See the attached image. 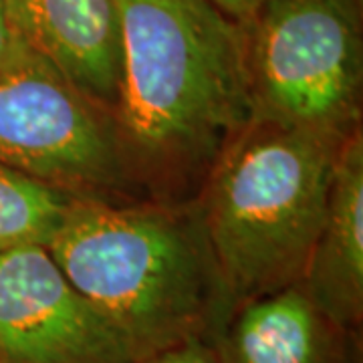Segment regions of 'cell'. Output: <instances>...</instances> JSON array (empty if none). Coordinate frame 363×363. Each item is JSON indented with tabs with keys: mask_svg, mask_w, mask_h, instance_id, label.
Wrapping results in <instances>:
<instances>
[{
	"mask_svg": "<svg viewBox=\"0 0 363 363\" xmlns=\"http://www.w3.org/2000/svg\"><path fill=\"white\" fill-rule=\"evenodd\" d=\"M351 2H355V4H357L359 9H363V0H351Z\"/></svg>",
	"mask_w": 363,
	"mask_h": 363,
	"instance_id": "14",
	"label": "cell"
},
{
	"mask_svg": "<svg viewBox=\"0 0 363 363\" xmlns=\"http://www.w3.org/2000/svg\"><path fill=\"white\" fill-rule=\"evenodd\" d=\"M0 166L75 198L143 200L109 113L21 40L0 65Z\"/></svg>",
	"mask_w": 363,
	"mask_h": 363,
	"instance_id": "5",
	"label": "cell"
},
{
	"mask_svg": "<svg viewBox=\"0 0 363 363\" xmlns=\"http://www.w3.org/2000/svg\"><path fill=\"white\" fill-rule=\"evenodd\" d=\"M130 345L47 247L0 255V363H133Z\"/></svg>",
	"mask_w": 363,
	"mask_h": 363,
	"instance_id": "6",
	"label": "cell"
},
{
	"mask_svg": "<svg viewBox=\"0 0 363 363\" xmlns=\"http://www.w3.org/2000/svg\"><path fill=\"white\" fill-rule=\"evenodd\" d=\"M234 25H248L267 0H210Z\"/></svg>",
	"mask_w": 363,
	"mask_h": 363,
	"instance_id": "12",
	"label": "cell"
},
{
	"mask_svg": "<svg viewBox=\"0 0 363 363\" xmlns=\"http://www.w3.org/2000/svg\"><path fill=\"white\" fill-rule=\"evenodd\" d=\"M16 43H18V39H16L13 26H11V21H9L4 0H0V65L11 57Z\"/></svg>",
	"mask_w": 363,
	"mask_h": 363,
	"instance_id": "13",
	"label": "cell"
},
{
	"mask_svg": "<svg viewBox=\"0 0 363 363\" xmlns=\"http://www.w3.org/2000/svg\"><path fill=\"white\" fill-rule=\"evenodd\" d=\"M119 83L109 119L143 200L192 202L252 121L242 30L210 0H117Z\"/></svg>",
	"mask_w": 363,
	"mask_h": 363,
	"instance_id": "1",
	"label": "cell"
},
{
	"mask_svg": "<svg viewBox=\"0 0 363 363\" xmlns=\"http://www.w3.org/2000/svg\"><path fill=\"white\" fill-rule=\"evenodd\" d=\"M133 363H222L212 341L206 339H190L172 345L166 350L154 351L143 355Z\"/></svg>",
	"mask_w": 363,
	"mask_h": 363,
	"instance_id": "11",
	"label": "cell"
},
{
	"mask_svg": "<svg viewBox=\"0 0 363 363\" xmlns=\"http://www.w3.org/2000/svg\"><path fill=\"white\" fill-rule=\"evenodd\" d=\"M313 305L339 327L362 333L363 321V133L339 150L329 206L301 279Z\"/></svg>",
	"mask_w": 363,
	"mask_h": 363,
	"instance_id": "9",
	"label": "cell"
},
{
	"mask_svg": "<svg viewBox=\"0 0 363 363\" xmlns=\"http://www.w3.org/2000/svg\"><path fill=\"white\" fill-rule=\"evenodd\" d=\"M16 39L111 111L121 65L117 0H4Z\"/></svg>",
	"mask_w": 363,
	"mask_h": 363,
	"instance_id": "7",
	"label": "cell"
},
{
	"mask_svg": "<svg viewBox=\"0 0 363 363\" xmlns=\"http://www.w3.org/2000/svg\"><path fill=\"white\" fill-rule=\"evenodd\" d=\"M75 196L0 166V255L49 247Z\"/></svg>",
	"mask_w": 363,
	"mask_h": 363,
	"instance_id": "10",
	"label": "cell"
},
{
	"mask_svg": "<svg viewBox=\"0 0 363 363\" xmlns=\"http://www.w3.org/2000/svg\"><path fill=\"white\" fill-rule=\"evenodd\" d=\"M252 119L350 138L362 128V9L351 0H267L240 26Z\"/></svg>",
	"mask_w": 363,
	"mask_h": 363,
	"instance_id": "4",
	"label": "cell"
},
{
	"mask_svg": "<svg viewBox=\"0 0 363 363\" xmlns=\"http://www.w3.org/2000/svg\"><path fill=\"white\" fill-rule=\"evenodd\" d=\"M47 250L135 359L212 341L234 309L194 200L75 198Z\"/></svg>",
	"mask_w": 363,
	"mask_h": 363,
	"instance_id": "2",
	"label": "cell"
},
{
	"mask_svg": "<svg viewBox=\"0 0 363 363\" xmlns=\"http://www.w3.org/2000/svg\"><path fill=\"white\" fill-rule=\"evenodd\" d=\"M212 345L222 363H359V333L325 317L301 285L236 305Z\"/></svg>",
	"mask_w": 363,
	"mask_h": 363,
	"instance_id": "8",
	"label": "cell"
},
{
	"mask_svg": "<svg viewBox=\"0 0 363 363\" xmlns=\"http://www.w3.org/2000/svg\"><path fill=\"white\" fill-rule=\"evenodd\" d=\"M345 140L252 119L208 172L194 204L234 307L301 283Z\"/></svg>",
	"mask_w": 363,
	"mask_h": 363,
	"instance_id": "3",
	"label": "cell"
}]
</instances>
